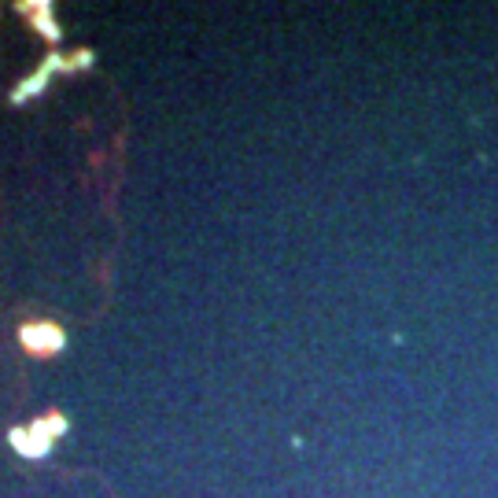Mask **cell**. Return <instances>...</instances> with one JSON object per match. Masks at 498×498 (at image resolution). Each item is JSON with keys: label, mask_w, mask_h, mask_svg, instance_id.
<instances>
[{"label": "cell", "mask_w": 498, "mask_h": 498, "mask_svg": "<svg viewBox=\"0 0 498 498\" xmlns=\"http://www.w3.org/2000/svg\"><path fill=\"white\" fill-rule=\"evenodd\" d=\"M23 344L30 351H59L63 347V332L52 325H26L23 329Z\"/></svg>", "instance_id": "obj_1"}, {"label": "cell", "mask_w": 498, "mask_h": 498, "mask_svg": "<svg viewBox=\"0 0 498 498\" xmlns=\"http://www.w3.org/2000/svg\"><path fill=\"white\" fill-rule=\"evenodd\" d=\"M56 67H59V59H48L44 67L37 71V78H30L26 85H19V89H15V100H26V96H34V92H37V89L48 82V71H56Z\"/></svg>", "instance_id": "obj_2"}]
</instances>
